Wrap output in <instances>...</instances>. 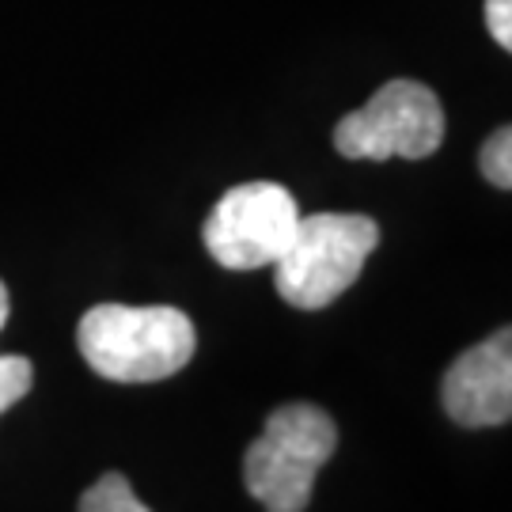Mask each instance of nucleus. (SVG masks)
<instances>
[{
  "label": "nucleus",
  "mask_w": 512,
  "mask_h": 512,
  "mask_svg": "<svg viewBox=\"0 0 512 512\" xmlns=\"http://www.w3.org/2000/svg\"><path fill=\"white\" fill-rule=\"evenodd\" d=\"M478 164H482V175L490 179L494 186H501V190H509L512 186V129L501 126L482 145V156H478Z\"/></svg>",
  "instance_id": "6e6552de"
},
{
  "label": "nucleus",
  "mask_w": 512,
  "mask_h": 512,
  "mask_svg": "<svg viewBox=\"0 0 512 512\" xmlns=\"http://www.w3.org/2000/svg\"><path fill=\"white\" fill-rule=\"evenodd\" d=\"M8 311H12V304H8V289H4V281H0V327L8 323Z\"/></svg>",
  "instance_id": "9b49d317"
},
{
  "label": "nucleus",
  "mask_w": 512,
  "mask_h": 512,
  "mask_svg": "<svg viewBox=\"0 0 512 512\" xmlns=\"http://www.w3.org/2000/svg\"><path fill=\"white\" fill-rule=\"evenodd\" d=\"M376 243H380V224L365 213L300 217L293 243L274 262L277 293L300 311L327 308L361 277Z\"/></svg>",
  "instance_id": "f03ea898"
},
{
  "label": "nucleus",
  "mask_w": 512,
  "mask_h": 512,
  "mask_svg": "<svg viewBox=\"0 0 512 512\" xmlns=\"http://www.w3.org/2000/svg\"><path fill=\"white\" fill-rule=\"evenodd\" d=\"M444 414L467 425H505L512 418V330L501 327L486 342L456 357V365L444 372L440 384Z\"/></svg>",
  "instance_id": "423d86ee"
},
{
  "label": "nucleus",
  "mask_w": 512,
  "mask_h": 512,
  "mask_svg": "<svg viewBox=\"0 0 512 512\" xmlns=\"http://www.w3.org/2000/svg\"><path fill=\"white\" fill-rule=\"evenodd\" d=\"M338 448V425L327 410L289 403L266 418L262 437L247 448L243 478L266 512H304L315 475Z\"/></svg>",
  "instance_id": "7ed1b4c3"
},
{
  "label": "nucleus",
  "mask_w": 512,
  "mask_h": 512,
  "mask_svg": "<svg viewBox=\"0 0 512 512\" xmlns=\"http://www.w3.org/2000/svg\"><path fill=\"white\" fill-rule=\"evenodd\" d=\"M444 145V107L421 80H387L361 110L334 129V148L346 160H425Z\"/></svg>",
  "instance_id": "20e7f679"
},
{
  "label": "nucleus",
  "mask_w": 512,
  "mask_h": 512,
  "mask_svg": "<svg viewBox=\"0 0 512 512\" xmlns=\"http://www.w3.org/2000/svg\"><path fill=\"white\" fill-rule=\"evenodd\" d=\"M31 384H35V368L27 357H0V414L12 410L31 391Z\"/></svg>",
  "instance_id": "1a4fd4ad"
},
{
  "label": "nucleus",
  "mask_w": 512,
  "mask_h": 512,
  "mask_svg": "<svg viewBox=\"0 0 512 512\" xmlns=\"http://www.w3.org/2000/svg\"><path fill=\"white\" fill-rule=\"evenodd\" d=\"M84 361L114 384H156L183 372L198 349L190 315L167 304H95L76 327Z\"/></svg>",
  "instance_id": "f257e3e1"
},
{
  "label": "nucleus",
  "mask_w": 512,
  "mask_h": 512,
  "mask_svg": "<svg viewBox=\"0 0 512 512\" xmlns=\"http://www.w3.org/2000/svg\"><path fill=\"white\" fill-rule=\"evenodd\" d=\"M486 27L501 50H512V0H486Z\"/></svg>",
  "instance_id": "9d476101"
},
{
  "label": "nucleus",
  "mask_w": 512,
  "mask_h": 512,
  "mask_svg": "<svg viewBox=\"0 0 512 512\" xmlns=\"http://www.w3.org/2000/svg\"><path fill=\"white\" fill-rule=\"evenodd\" d=\"M80 512H152V509L133 494V486H129L126 475L110 471V475H103L99 482H92V486L84 490Z\"/></svg>",
  "instance_id": "0eeeda50"
},
{
  "label": "nucleus",
  "mask_w": 512,
  "mask_h": 512,
  "mask_svg": "<svg viewBox=\"0 0 512 512\" xmlns=\"http://www.w3.org/2000/svg\"><path fill=\"white\" fill-rule=\"evenodd\" d=\"M296 224V198L281 183H239L205 217L202 239L224 270H262L285 255Z\"/></svg>",
  "instance_id": "39448f33"
}]
</instances>
